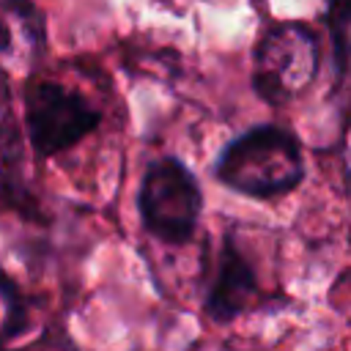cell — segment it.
Listing matches in <instances>:
<instances>
[{"instance_id":"cell-4","label":"cell","mask_w":351,"mask_h":351,"mask_svg":"<svg viewBox=\"0 0 351 351\" xmlns=\"http://www.w3.org/2000/svg\"><path fill=\"white\" fill-rule=\"evenodd\" d=\"M99 121V107L63 82L36 80L25 90V126L38 156H55L77 145Z\"/></svg>"},{"instance_id":"cell-8","label":"cell","mask_w":351,"mask_h":351,"mask_svg":"<svg viewBox=\"0 0 351 351\" xmlns=\"http://www.w3.org/2000/svg\"><path fill=\"white\" fill-rule=\"evenodd\" d=\"M11 189H14V181H11V162H8V156H5V151H3V145H0V203L8 197Z\"/></svg>"},{"instance_id":"cell-7","label":"cell","mask_w":351,"mask_h":351,"mask_svg":"<svg viewBox=\"0 0 351 351\" xmlns=\"http://www.w3.org/2000/svg\"><path fill=\"white\" fill-rule=\"evenodd\" d=\"M22 324V304L14 282L0 271V340L14 335Z\"/></svg>"},{"instance_id":"cell-1","label":"cell","mask_w":351,"mask_h":351,"mask_svg":"<svg viewBox=\"0 0 351 351\" xmlns=\"http://www.w3.org/2000/svg\"><path fill=\"white\" fill-rule=\"evenodd\" d=\"M214 173L233 192L277 197L304 178V156L291 132L280 126H255L228 143Z\"/></svg>"},{"instance_id":"cell-2","label":"cell","mask_w":351,"mask_h":351,"mask_svg":"<svg viewBox=\"0 0 351 351\" xmlns=\"http://www.w3.org/2000/svg\"><path fill=\"white\" fill-rule=\"evenodd\" d=\"M321 49L315 33L302 22H280L269 27L252 58V88L269 104L299 99L315 80Z\"/></svg>"},{"instance_id":"cell-6","label":"cell","mask_w":351,"mask_h":351,"mask_svg":"<svg viewBox=\"0 0 351 351\" xmlns=\"http://www.w3.org/2000/svg\"><path fill=\"white\" fill-rule=\"evenodd\" d=\"M255 302H258L255 274L244 261V255L233 247V241H225L208 291V313L214 315V321H230L239 313L250 310Z\"/></svg>"},{"instance_id":"cell-3","label":"cell","mask_w":351,"mask_h":351,"mask_svg":"<svg viewBox=\"0 0 351 351\" xmlns=\"http://www.w3.org/2000/svg\"><path fill=\"white\" fill-rule=\"evenodd\" d=\"M137 208L151 236L165 244H184L197 228L203 192L178 159H159L143 176Z\"/></svg>"},{"instance_id":"cell-5","label":"cell","mask_w":351,"mask_h":351,"mask_svg":"<svg viewBox=\"0 0 351 351\" xmlns=\"http://www.w3.org/2000/svg\"><path fill=\"white\" fill-rule=\"evenodd\" d=\"M44 49V19L27 0H0V77H25Z\"/></svg>"}]
</instances>
